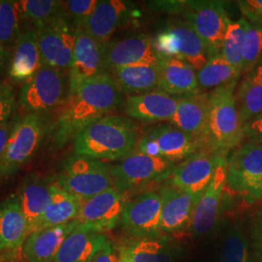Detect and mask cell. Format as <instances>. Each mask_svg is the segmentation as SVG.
Returning a JSON list of instances; mask_svg holds the SVG:
<instances>
[{
	"instance_id": "obj_22",
	"label": "cell",
	"mask_w": 262,
	"mask_h": 262,
	"mask_svg": "<svg viewBox=\"0 0 262 262\" xmlns=\"http://www.w3.org/2000/svg\"><path fill=\"white\" fill-rule=\"evenodd\" d=\"M132 3L122 0L98 1L96 8L84 25L85 32L100 44L110 42L114 33L129 19Z\"/></svg>"
},
{
	"instance_id": "obj_37",
	"label": "cell",
	"mask_w": 262,
	"mask_h": 262,
	"mask_svg": "<svg viewBox=\"0 0 262 262\" xmlns=\"http://www.w3.org/2000/svg\"><path fill=\"white\" fill-rule=\"evenodd\" d=\"M244 19L245 42H244L242 73H247L262 59V28L254 26Z\"/></svg>"
},
{
	"instance_id": "obj_44",
	"label": "cell",
	"mask_w": 262,
	"mask_h": 262,
	"mask_svg": "<svg viewBox=\"0 0 262 262\" xmlns=\"http://www.w3.org/2000/svg\"><path fill=\"white\" fill-rule=\"evenodd\" d=\"M121 249L111 241H108L103 248L94 256L92 262H121Z\"/></svg>"
},
{
	"instance_id": "obj_23",
	"label": "cell",
	"mask_w": 262,
	"mask_h": 262,
	"mask_svg": "<svg viewBox=\"0 0 262 262\" xmlns=\"http://www.w3.org/2000/svg\"><path fill=\"white\" fill-rule=\"evenodd\" d=\"M158 90L178 98L201 93L196 70L175 57L160 59Z\"/></svg>"
},
{
	"instance_id": "obj_25",
	"label": "cell",
	"mask_w": 262,
	"mask_h": 262,
	"mask_svg": "<svg viewBox=\"0 0 262 262\" xmlns=\"http://www.w3.org/2000/svg\"><path fill=\"white\" fill-rule=\"evenodd\" d=\"M158 146L159 158L176 163L194 155L200 150L199 144L194 138L173 124H162L145 132Z\"/></svg>"
},
{
	"instance_id": "obj_3",
	"label": "cell",
	"mask_w": 262,
	"mask_h": 262,
	"mask_svg": "<svg viewBox=\"0 0 262 262\" xmlns=\"http://www.w3.org/2000/svg\"><path fill=\"white\" fill-rule=\"evenodd\" d=\"M237 83L209 92L204 132L199 142L200 150L225 157L244 138L243 123L238 112L235 90Z\"/></svg>"
},
{
	"instance_id": "obj_15",
	"label": "cell",
	"mask_w": 262,
	"mask_h": 262,
	"mask_svg": "<svg viewBox=\"0 0 262 262\" xmlns=\"http://www.w3.org/2000/svg\"><path fill=\"white\" fill-rule=\"evenodd\" d=\"M28 234L18 195L11 194L0 202V262L17 261Z\"/></svg>"
},
{
	"instance_id": "obj_13",
	"label": "cell",
	"mask_w": 262,
	"mask_h": 262,
	"mask_svg": "<svg viewBox=\"0 0 262 262\" xmlns=\"http://www.w3.org/2000/svg\"><path fill=\"white\" fill-rule=\"evenodd\" d=\"M162 200L159 192L147 191L127 201L122 212V230L133 239L159 235Z\"/></svg>"
},
{
	"instance_id": "obj_36",
	"label": "cell",
	"mask_w": 262,
	"mask_h": 262,
	"mask_svg": "<svg viewBox=\"0 0 262 262\" xmlns=\"http://www.w3.org/2000/svg\"><path fill=\"white\" fill-rule=\"evenodd\" d=\"M244 42H245V25L244 19L233 21L230 19L227 30L225 32V39L221 55L235 68L242 71L243 66Z\"/></svg>"
},
{
	"instance_id": "obj_21",
	"label": "cell",
	"mask_w": 262,
	"mask_h": 262,
	"mask_svg": "<svg viewBox=\"0 0 262 262\" xmlns=\"http://www.w3.org/2000/svg\"><path fill=\"white\" fill-rule=\"evenodd\" d=\"M178 103V97L156 90L145 94L129 95L124 102V112L130 119L141 122L171 121Z\"/></svg>"
},
{
	"instance_id": "obj_40",
	"label": "cell",
	"mask_w": 262,
	"mask_h": 262,
	"mask_svg": "<svg viewBox=\"0 0 262 262\" xmlns=\"http://www.w3.org/2000/svg\"><path fill=\"white\" fill-rule=\"evenodd\" d=\"M16 105L17 101L13 86L7 83L0 84V125L13 119Z\"/></svg>"
},
{
	"instance_id": "obj_31",
	"label": "cell",
	"mask_w": 262,
	"mask_h": 262,
	"mask_svg": "<svg viewBox=\"0 0 262 262\" xmlns=\"http://www.w3.org/2000/svg\"><path fill=\"white\" fill-rule=\"evenodd\" d=\"M122 93L135 95L158 90L159 64H134L117 68L109 73Z\"/></svg>"
},
{
	"instance_id": "obj_11",
	"label": "cell",
	"mask_w": 262,
	"mask_h": 262,
	"mask_svg": "<svg viewBox=\"0 0 262 262\" xmlns=\"http://www.w3.org/2000/svg\"><path fill=\"white\" fill-rule=\"evenodd\" d=\"M35 31L43 64L68 72L75 47L77 28L66 15V10Z\"/></svg>"
},
{
	"instance_id": "obj_35",
	"label": "cell",
	"mask_w": 262,
	"mask_h": 262,
	"mask_svg": "<svg viewBox=\"0 0 262 262\" xmlns=\"http://www.w3.org/2000/svg\"><path fill=\"white\" fill-rule=\"evenodd\" d=\"M20 19L18 1H0V45L7 51L15 46L21 33L19 30Z\"/></svg>"
},
{
	"instance_id": "obj_7",
	"label": "cell",
	"mask_w": 262,
	"mask_h": 262,
	"mask_svg": "<svg viewBox=\"0 0 262 262\" xmlns=\"http://www.w3.org/2000/svg\"><path fill=\"white\" fill-rule=\"evenodd\" d=\"M69 91L68 72L43 64L20 88L19 105L27 114H40L58 109Z\"/></svg>"
},
{
	"instance_id": "obj_26",
	"label": "cell",
	"mask_w": 262,
	"mask_h": 262,
	"mask_svg": "<svg viewBox=\"0 0 262 262\" xmlns=\"http://www.w3.org/2000/svg\"><path fill=\"white\" fill-rule=\"evenodd\" d=\"M109 240L104 233L76 225L66 237L53 262H92Z\"/></svg>"
},
{
	"instance_id": "obj_33",
	"label": "cell",
	"mask_w": 262,
	"mask_h": 262,
	"mask_svg": "<svg viewBox=\"0 0 262 262\" xmlns=\"http://www.w3.org/2000/svg\"><path fill=\"white\" fill-rule=\"evenodd\" d=\"M242 71L231 66L224 56L220 55L212 56L206 64L197 72L199 90L214 91L227 84L237 83Z\"/></svg>"
},
{
	"instance_id": "obj_20",
	"label": "cell",
	"mask_w": 262,
	"mask_h": 262,
	"mask_svg": "<svg viewBox=\"0 0 262 262\" xmlns=\"http://www.w3.org/2000/svg\"><path fill=\"white\" fill-rule=\"evenodd\" d=\"M226 159L222 158L209 186L197 202L191 223V230L194 234H208L214 229L226 187Z\"/></svg>"
},
{
	"instance_id": "obj_29",
	"label": "cell",
	"mask_w": 262,
	"mask_h": 262,
	"mask_svg": "<svg viewBox=\"0 0 262 262\" xmlns=\"http://www.w3.org/2000/svg\"><path fill=\"white\" fill-rule=\"evenodd\" d=\"M120 249L122 258L129 262H176L172 244L160 235L133 239Z\"/></svg>"
},
{
	"instance_id": "obj_24",
	"label": "cell",
	"mask_w": 262,
	"mask_h": 262,
	"mask_svg": "<svg viewBox=\"0 0 262 262\" xmlns=\"http://www.w3.org/2000/svg\"><path fill=\"white\" fill-rule=\"evenodd\" d=\"M75 222L38 229L28 235L21 256L26 262H53L66 237L75 228Z\"/></svg>"
},
{
	"instance_id": "obj_39",
	"label": "cell",
	"mask_w": 262,
	"mask_h": 262,
	"mask_svg": "<svg viewBox=\"0 0 262 262\" xmlns=\"http://www.w3.org/2000/svg\"><path fill=\"white\" fill-rule=\"evenodd\" d=\"M64 10L76 28H84L98 4V0H69L64 1Z\"/></svg>"
},
{
	"instance_id": "obj_16",
	"label": "cell",
	"mask_w": 262,
	"mask_h": 262,
	"mask_svg": "<svg viewBox=\"0 0 262 262\" xmlns=\"http://www.w3.org/2000/svg\"><path fill=\"white\" fill-rule=\"evenodd\" d=\"M222 156L198 150L176 165L172 175V186L200 199L214 176Z\"/></svg>"
},
{
	"instance_id": "obj_6",
	"label": "cell",
	"mask_w": 262,
	"mask_h": 262,
	"mask_svg": "<svg viewBox=\"0 0 262 262\" xmlns=\"http://www.w3.org/2000/svg\"><path fill=\"white\" fill-rule=\"evenodd\" d=\"M47 129V120L44 115L26 114L21 118H17L0 159V182L13 177L30 160Z\"/></svg>"
},
{
	"instance_id": "obj_28",
	"label": "cell",
	"mask_w": 262,
	"mask_h": 262,
	"mask_svg": "<svg viewBox=\"0 0 262 262\" xmlns=\"http://www.w3.org/2000/svg\"><path fill=\"white\" fill-rule=\"evenodd\" d=\"M208 102L209 92L181 97L176 113L170 121L180 130L194 138L198 144L205 128Z\"/></svg>"
},
{
	"instance_id": "obj_27",
	"label": "cell",
	"mask_w": 262,
	"mask_h": 262,
	"mask_svg": "<svg viewBox=\"0 0 262 262\" xmlns=\"http://www.w3.org/2000/svg\"><path fill=\"white\" fill-rule=\"evenodd\" d=\"M43 66L35 30L21 32L14 46L9 75L15 82H26Z\"/></svg>"
},
{
	"instance_id": "obj_5",
	"label": "cell",
	"mask_w": 262,
	"mask_h": 262,
	"mask_svg": "<svg viewBox=\"0 0 262 262\" xmlns=\"http://www.w3.org/2000/svg\"><path fill=\"white\" fill-rule=\"evenodd\" d=\"M55 179L64 190L83 201L114 187L109 164L75 154L61 162Z\"/></svg>"
},
{
	"instance_id": "obj_12",
	"label": "cell",
	"mask_w": 262,
	"mask_h": 262,
	"mask_svg": "<svg viewBox=\"0 0 262 262\" xmlns=\"http://www.w3.org/2000/svg\"><path fill=\"white\" fill-rule=\"evenodd\" d=\"M127 201L125 193L111 187L84 200L74 222L80 227L103 233L121 224Z\"/></svg>"
},
{
	"instance_id": "obj_14",
	"label": "cell",
	"mask_w": 262,
	"mask_h": 262,
	"mask_svg": "<svg viewBox=\"0 0 262 262\" xmlns=\"http://www.w3.org/2000/svg\"><path fill=\"white\" fill-rule=\"evenodd\" d=\"M161 58L154 40L145 34L110 41L104 45L105 73L123 66L159 64Z\"/></svg>"
},
{
	"instance_id": "obj_45",
	"label": "cell",
	"mask_w": 262,
	"mask_h": 262,
	"mask_svg": "<svg viewBox=\"0 0 262 262\" xmlns=\"http://www.w3.org/2000/svg\"><path fill=\"white\" fill-rule=\"evenodd\" d=\"M17 118H13L9 122H5L0 125V159L2 158L5 148L7 146V142L9 140L11 132L16 123Z\"/></svg>"
},
{
	"instance_id": "obj_30",
	"label": "cell",
	"mask_w": 262,
	"mask_h": 262,
	"mask_svg": "<svg viewBox=\"0 0 262 262\" xmlns=\"http://www.w3.org/2000/svg\"><path fill=\"white\" fill-rule=\"evenodd\" d=\"M235 99L244 124L262 114V59L248 71L235 90Z\"/></svg>"
},
{
	"instance_id": "obj_46",
	"label": "cell",
	"mask_w": 262,
	"mask_h": 262,
	"mask_svg": "<svg viewBox=\"0 0 262 262\" xmlns=\"http://www.w3.org/2000/svg\"><path fill=\"white\" fill-rule=\"evenodd\" d=\"M8 56H9L8 51L0 45V84H2L1 83V78L3 75L4 70H5V66H6Z\"/></svg>"
},
{
	"instance_id": "obj_17",
	"label": "cell",
	"mask_w": 262,
	"mask_h": 262,
	"mask_svg": "<svg viewBox=\"0 0 262 262\" xmlns=\"http://www.w3.org/2000/svg\"><path fill=\"white\" fill-rule=\"evenodd\" d=\"M76 28L75 47L68 70L69 91L86 80L105 73L104 45L89 35L84 28Z\"/></svg>"
},
{
	"instance_id": "obj_42",
	"label": "cell",
	"mask_w": 262,
	"mask_h": 262,
	"mask_svg": "<svg viewBox=\"0 0 262 262\" xmlns=\"http://www.w3.org/2000/svg\"><path fill=\"white\" fill-rule=\"evenodd\" d=\"M244 138L262 147V114L253 121L244 124Z\"/></svg>"
},
{
	"instance_id": "obj_34",
	"label": "cell",
	"mask_w": 262,
	"mask_h": 262,
	"mask_svg": "<svg viewBox=\"0 0 262 262\" xmlns=\"http://www.w3.org/2000/svg\"><path fill=\"white\" fill-rule=\"evenodd\" d=\"M21 19H28L35 29L55 19L64 12L63 1L23 0L18 1Z\"/></svg>"
},
{
	"instance_id": "obj_4",
	"label": "cell",
	"mask_w": 262,
	"mask_h": 262,
	"mask_svg": "<svg viewBox=\"0 0 262 262\" xmlns=\"http://www.w3.org/2000/svg\"><path fill=\"white\" fill-rule=\"evenodd\" d=\"M150 8L182 16L205 44L209 56L220 55L230 19L225 2L213 0L150 1Z\"/></svg>"
},
{
	"instance_id": "obj_32",
	"label": "cell",
	"mask_w": 262,
	"mask_h": 262,
	"mask_svg": "<svg viewBox=\"0 0 262 262\" xmlns=\"http://www.w3.org/2000/svg\"><path fill=\"white\" fill-rule=\"evenodd\" d=\"M83 200L64 190L56 183L53 184V199L38 229L66 225L75 221Z\"/></svg>"
},
{
	"instance_id": "obj_41",
	"label": "cell",
	"mask_w": 262,
	"mask_h": 262,
	"mask_svg": "<svg viewBox=\"0 0 262 262\" xmlns=\"http://www.w3.org/2000/svg\"><path fill=\"white\" fill-rule=\"evenodd\" d=\"M244 18L253 24L262 28V0H244L237 1Z\"/></svg>"
},
{
	"instance_id": "obj_38",
	"label": "cell",
	"mask_w": 262,
	"mask_h": 262,
	"mask_svg": "<svg viewBox=\"0 0 262 262\" xmlns=\"http://www.w3.org/2000/svg\"><path fill=\"white\" fill-rule=\"evenodd\" d=\"M221 262H250L247 240L237 227L231 228L225 235L221 250Z\"/></svg>"
},
{
	"instance_id": "obj_18",
	"label": "cell",
	"mask_w": 262,
	"mask_h": 262,
	"mask_svg": "<svg viewBox=\"0 0 262 262\" xmlns=\"http://www.w3.org/2000/svg\"><path fill=\"white\" fill-rule=\"evenodd\" d=\"M54 181L55 178H47L31 173L20 184L17 195L21 212L28 223L29 234L37 230L52 203Z\"/></svg>"
},
{
	"instance_id": "obj_47",
	"label": "cell",
	"mask_w": 262,
	"mask_h": 262,
	"mask_svg": "<svg viewBox=\"0 0 262 262\" xmlns=\"http://www.w3.org/2000/svg\"><path fill=\"white\" fill-rule=\"evenodd\" d=\"M121 257H122V255H121ZM121 262H129V261H127V260H125V259H123V258H122V260H121Z\"/></svg>"
},
{
	"instance_id": "obj_10",
	"label": "cell",
	"mask_w": 262,
	"mask_h": 262,
	"mask_svg": "<svg viewBox=\"0 0 262 262\" xmlns=\"http://www.w3.org/2000/svg\"><path fill=\"white\" fill-rule=\"evenodd\" d=\"M154 46L160 56L179 58L197 72L210 58L205 44L186 20L168 25L157 35Z\"/></svg>"
},
{
	"instance_id": "obj_1",
	"label": "cell",
	"mask_w": 262,
	"mask_h": 262,
	"mask_svg": "<svg viewBox=\"0 0 262 262\" xmlns=\"http://www.w3.org/2000/svg\"><path fill=\"white\" fill-rule=\"evenodd\" d=\"M122 93L109 73H102L68 91L47 134L54 148H62L90 124L109 116L123 102Z\"/></svg>"
},
{
	"instance_id": "obj_43",
	"label": "cell",
	"mask_w": 262,
	"mask_h": 262,
	"mask_svg": "<svg viewBox=\"0 0 262 262\" xmlns=\"http://www.w3.org/2000/svg\"><path fill=\"white\" fill-rule=\"evenodd\" d=\"M252 240L255 262H262V212L258 213L253 221Z\"/></svg>"
},
{
	"instance_id": "obj_19",
	"label": "cell",
	"mask_w": 262,
	"mask_h": 262,
	"mask_svg": "<svg viewBox=\"0 0 262 262\" xmlns=\"http://www.w3.org/2000/svg\"><path fill=\"white\" fill-rule=\"evenodd\" d=\"M159 194L162 200L159 232L176 234L191 227L199 198L173 186L161 187Z\"/></svg>"
},
{
	"instance_id": "obj_8",
	"label": "cell",
	"mask_w": 262,
	"mask_h": 262,
	"mask_svg": "<svg viewBox=\"0 0 262 262\" xmlns=\"http://www.w3.org/2000/svg\"><path fill=\"white\" fill-rule=\"evenodd\" d=\"M226 187L235 194L254 202L262 197V147L246 142L226 159Z\"/></svg>"
},
{
	"instance_id": "obj_9",
	"label": "cell",
	"mask_w": 262,
	"mask_h": 262,
	"mask_svg": "<svg viewBox=\"0 0 262 262\" xmlns=\"http://www.w3.org/2000/svg\"><path fill=\"white\" fill-rule=\"evenodd\" d=\"M176 167L167 159L150 157L135 150L111 166L114 187L126 193L170 178Z\"/></svg>"
},
{
	"instance_id": "obj_2",
	"label": "cell",
	"mask_w": 262,
	"mask_h": 262,
	"mask_svg": "<svg viewBox=\"0 0 262 262\" xmlns=\"http://www.w3.org/2000/svg\"><path fill=\"white\" fill-rule=\"evenodd\" d=\"M139 141L137 125L129 118L109 115L80 131L73 140L75 155L118 160L134 152Z\"/></svg>"
}]
</instances>
